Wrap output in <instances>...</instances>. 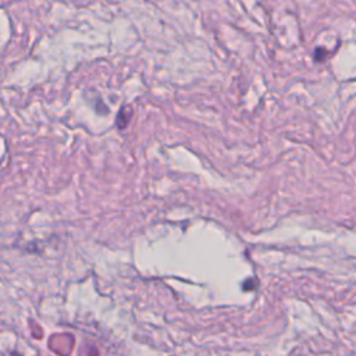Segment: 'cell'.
<instances>
[{"label":"cell","mask_w":356,"mask_h":356,"mask_svg":"<svg viewBox=\"0 0 356 356\" xmlns=\"http://www.w3.org/2000/svg\"><path fill=\"white\" fill-rule=\"evenodd\" d=\"M11 356H21V355H18V353H15V352H14Z\"/></svg>","instance_id":"6da1fadb"}]
</instances>
